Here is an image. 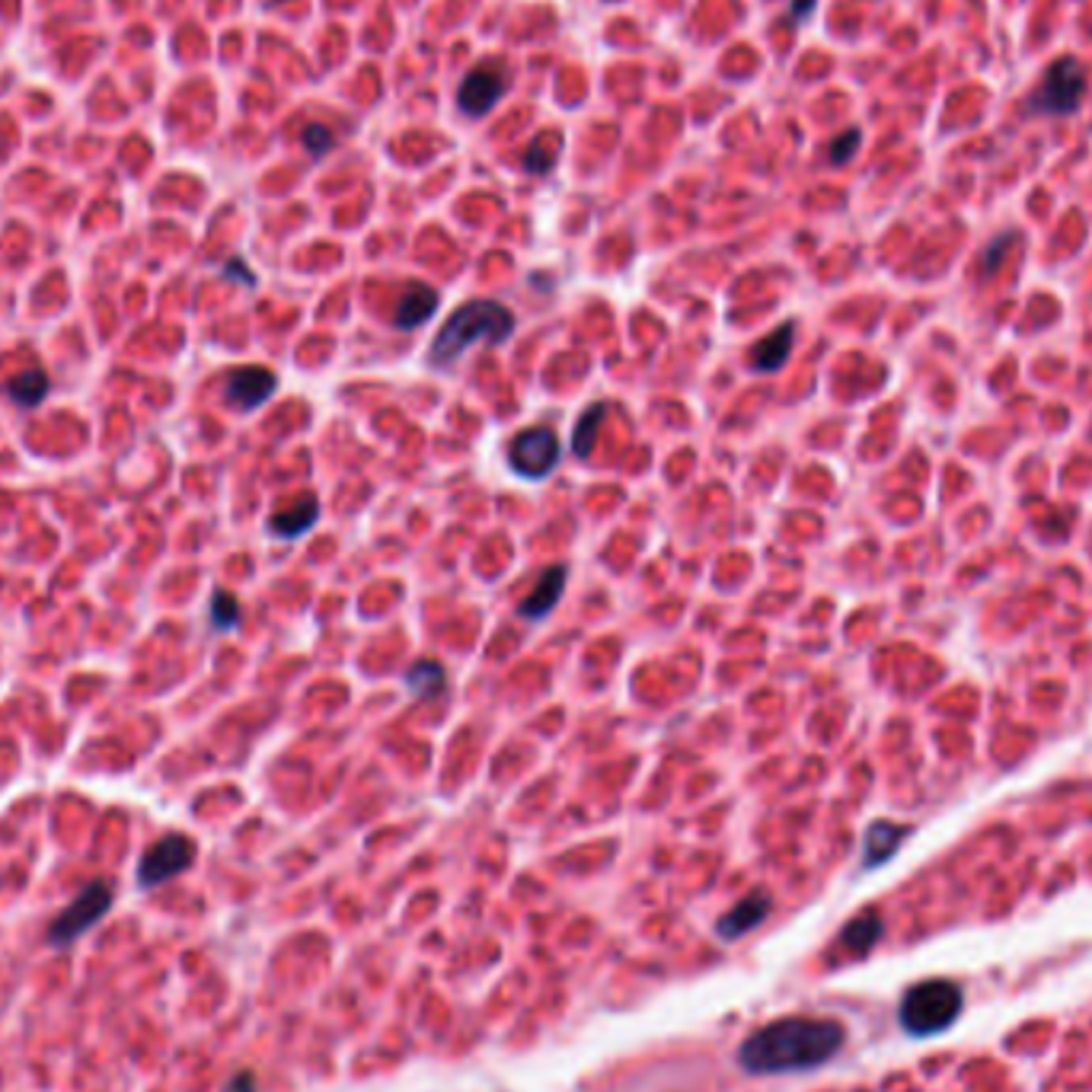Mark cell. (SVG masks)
I'll list each match as a JSON object with an SVG mask.
<instances>
[{"label": "cell", "mask_w": 1092, "mask_h": 1092, "mask_svg": "<svg viewBox=\"0 0 1092 1092\" xmlns=\"http://www.w3.org/2000/svg\"><path fill=\"white\" fill-rule=\"evenodd\" d=\"M844 1039L847 1032L837 1020L786 1016L748 1036L738 1048V1064L754 1077L815 1071L844 1048Z\"/></svg>", "instance_id": "obj_1"}, {"label": "cell", "mask_w": 1092, "mask_h": 1092, "mask_svg": "<svg viewBox=\"0 0 1092 1092\" xmlns=\"http://www.w3.org/2000/svg\"><path fill=\"white\" fill-rule=\"evenodd\" d=\"M518 320L499 300H467L460 304L428 345V364L444 371L457 364L473 345H502L515 336Z\"/></svg>", "instance_id": "obj_2"}, {"label": "cell", "mask_w": 1092, "mask_h": 1092, "mask_svg": "<svg viewBox=\"0 0 1092 1092\" xmlns=\"http://www.w3.org/2000/svg\"><path fill=\"white\" fill-rule=\"evenodd\" d=\"M965 1007V997H962V988L952 984V981H943V978H933V981H924L917 988H911L901 1000V1026L908 1036L914 1039H927V1036H936L943 1029H949L959 1013Z\"/></svg>", "instance_id": "obj_3"}, {"label": "cell", "mask_w": 1092, "mask_h": 1092, "mask_svg": "<svg viewBox=\"0 0 1092 1092\" xmlns=\"http://www.w3.org/2000/svg\"><path fill=\"white\" fill-rule=\"evenodd\" d=\"M1087 96V70L1077 58H1058L1042 83L1029 93V99L1023 102L1026 115H1048V118H1064L1074 115L1083 105Z\"/></svg>", "instance_id": "obj_4"}, {"label": "cell", "mask_w": 1092, "mask_h": 1092, "mask_svg": "<svg viewBox=\"0 0 1092 1092\" xmlns=\"http://www.w3.org/2000/svg\"><path fill=\"white\" fill-rule=\"evenodd\" d=\"M559 457H563V444H559L556 431L547 428V425L524 428L508 444V467H511V473H518L521 479H531V483L547 479L559 467Z\"/></svg>", "instance_id": "obj_5"}, {"label": "cell", "mask_w": 1092, "mask_h": 1092, "mask_svg": "<svg viewBox=\"0 0 1092 1092\" xmlns=\"http://www.w3.org/2000/svg\"><path fill=\"white\" fill-rule=\"evenodd\" d=\"M112 908V885L105 882V879H96V882H89L58 917H54V924H51V930H48V940L54 943V946H67V943H74L77 936H83L89 927H96L102 917H105V911Z\"/></svg>", "instance_id": "obj_6"}, {"label": "cell", "mask_w": 1092, "mask_h": 1092, "mask_svg": "<svg viewBox=\"0 0 1092 1092\" xmlns=\"http://www.w3.org/2000/svg\"><path fill=\"white\" fill-rule=\"evenodd\" d=\"M195 863V844L185 834H166L137 863V885L141 889H160L169 879L182 876Z\"/></svg>", "instance_id": "obj_7"}, {"label": "cell", "mask_w": 1092, "mask_h": 1092, "mask_svg": "<svg viewBox=\"0 0 1092 1092\" xmlns=\"http://www.w3.org/2000/svg\"><path fill=\"white\" fill-rule=\"evenodd\" d=\"M508 86H511L508 70H505L502 64L486 61V64H479L473 74L463 77V83H460V89H457V105H460L463 115L483 118V115H489V112L499 105V99L508 93Z\"/></svg>", "instance_id": "obj_8"}, {"label": "cell", "mask_w": 1092, "mask_h": 1092, "mask_svg": "<svg viewBox=\"0 0 1092 1092\" xmlns=\"http://www.w3.org/2000/svg\"><path fill=\"white\" fill-rule=\"evenodd\" d=\"M278 390V374H272L268 368H259V364H243V368H233L227 374V384H224V400L230 409L249 415L256 409H262Z\"/></svg>", "instance_id": "obj_9"}, {"label": "cell", "mask_w": 1092, "mask_h": 1092, "mask_svg": "<svg viewBox=\"0 0 1092 1092\" xmlns=\"http://www.w3.org/2000/svg\"><path fill=\"white\" fill-rule=\"evenodd\" d=\"M438 304H441V297H438L435 288L412 281V284H406V291L400 294V304H396V310H393V326H396L400 332H412V329L425 326V323L438 313Z\"/></svg>", "instance_id": "obj_10"}, {"label": "cell", "mask_w": 1092, "mask_h": 1092, "mask_svg": "<svg viewBox=\"0 0 1092 1092\" xmlns=\"http://www.w3.org/2000/svg\"><path fill=\"white\" fill-rule=\"evenodd\" d=\"M566 582H569L566 566H550V569L540 575V582L534 585V591L521 601L518 614H521L524 620H531V623L547 620V617L556 610V604H559V598H563V591H566Z\"/></svg>", "instance_id": "obj_11"}, {"label": "cell", "mask_w": 1092, "mask_h": 1092, "mask_svg": "<svg viewBox=\"0 0 1092 1092\" xmlns=\"http://www.w3.org/2000/svg\"><path fill=\"white\" fill-rule=\"evenodd\" d=\"M770 895H764V892H754V895H748L745 901H738L722 920H719V927H716V933L726 940V943H735V940H741V936H748L751 930H757L764 920H767V914H770Z\"/></svg>", "instance_id": "obj_12"}, {"label": "cell", "mask_w": 1092, "mask_h": 1092, "mask_svg": "<svg viewBox=\"0 0 1092 1092\" xmlns=\"http://www.w3.org/2000/svg\"><path fill=\"white\" fill-rule=\"evenodd\" d=\"M316 521H320V502H316V495H300L294 505H288V508H281V511H275V515L268 518V534H272L275 540H297V537H304L307 531H313Z\"/></svg>", "instance_id": "obj_13"}, {"label": "cell", "mask_w": 1092, "mask_h": 1092, "mask_svg": "<svg viewBox=\"0 0 1092 1092\" xmlns=\"http://www.w3.org/2000/svg\"><path fill=\"white\" fill-rule=\"evenodd\" d=\"M793 342H796V323H780L773 332H767V336L754 345V352H751L754 371H761V374L780 371V368L789 361V355H793Z\"/></svg>", "instance_id": "obj_14"}, {"label": "cell", "mask_w": 1092, "mask_h": 1092, "mask_svg": "<svg viewBox=\"0 0 1092 1092\" xmlns=\"http://www.w3.org/2000/svg\"><path fill=\"white\" fill-rule=\"evenodd\" d=\"M908 834H911V828H904V825H889V821H876L869 831H866V844H863V866L866 869H876V866H882L885 860H892L895 857V850L908 841Z\"/></svg>", "instance_id": "obj_15"}, {"label": "cell", "mask_w": 1092, "mask_h": 1092, "mask_svg": "<svg viewBox=\"0 0 1092 1092\" xmlns=\"http://www.w3.org/2000/svg\"><path fill=\"white\" fill-rule=\"evenodd\" d=\"M3 390H6V396H10V403H16V406H22V409H35V406L45 403V396H48V390H51V380H48L45 371L32 368V371H22V374L10 377Z\"/></svg>", "instance_id": "obj_16"}, {"label": "cell", "mask_w": 1092, "mask_h": 1092, "mask_svg": "<svg viewBox=\"0 0 1092 1092\" xmlns=\"http://www.w3.org/2000/svg\"><path fill=\"white\" fill-rule=\"evenodd\" d=\"M403 681H406V687H409V694L415 700H431L441 690H447V671L438 662H431V658H422V662L409 665Z\"/></svg>", "instance_id": "obj_17"}, {"label": "cell", "mask_w": 1092, "mask_h": 1092, "mask_svg": "<svg viewBox=\"0 0 1092 1092\" xmlns=\"http://www.w3.org/2000/svg\"><path fill=\"white\" fill-rule=\"evenodd\" d=\"M604 412H607V403H591L578 422H575V431H572V454L578 460H588L591 451H594V441H598V431L604 425Z\"/></svg>", "instance_id": "obj_18"}, {"label": "cell", "mask_w": 1092, "mask_h": 1092, "mask_svg": "<svg viewBox=\"0 0 1092 1092\" xmlns=\"http://www.w3.org/2000/svg\"><path fill=\"white\" fill-rule=\"evenodd\" d=\"M882 920L876 914H863L853 924H847V930L841 933V943L853 952H869L879 940H882Z\"/></svg>", "instance_id": "obj_19"}, {"label": "cell", "mask_w": 1092, "mask_h": 1092, "mask_svg": "<svg viewBox=\"0 0 1092 1092\" xmlns=\"http://www.w3.org/2000/svg\"><path fill=\"white\" fill-rule=\"evenodd\" d=\"M240 623V601L227 591H214L211 598V626L227 633Z\"/></svg>", "instance_id": "obj_20"}, {"label": "cell", "mask_w": 1092, "mask_h": 1092, "mask_svg": "<svg viewBox=\"0 0 1092 1092\" xmlns=\"http://www.w3.org/2000/svg\"><path fill=\"white\" fill-rule=\"evenodd\" d=\"M332 144H336V134L326 128V125H307L304 128V147L310 150V153H316V157H323V153H329L332 150Z\"/></svg>", "instance_id": "obj_21"}, {"label": "cell", "mask_w": 1092, "mask_h": 1092, "mask_svg": "<svg viewBox=\"0 0 1092 1092\" xmlns=\"http://www.w3.org/2000/svg\"><path fill=\"white\" fill-rule=\"evenodd\" d=\"M860 141H863V134L857 131V128H850V131H844L834 144H831V163H847L853 153H857V147H860Z\"/></svg>", "instance_id": "obj_22"}, {"label": "cell", "mask_w": 1092, "mask_h": 1092, "mask_svg": "<svg viewBox=\"0 0 1092 1092\" xmlns=\"http://www.w3.org/2000/svg\"><path fill=\"white\" fill-rule=\"evenodd\" d=\"M224 275H227V278H237V281H243L246 288H256V275L246 268V262H243V259H230V262L224 265Z\"/></svg>", "instance_id": "obj_23"}, {"label": "cell", "mask_w": 1092, "mask_h": 1092, "mask_svg": "<svg viewBox=\"0 0 1092 1092\" xmlns=\"http://www.w3.org/2000/svg\"><path fill=\"white\" fill-rule=\"evenodd\" d=\"M550 163H553V160H550V157H543V147H540V141H537V144H534V150L524 157V169H527V173H547V169H550Z\"/></svg>", "instance_id": "obj_24"}, {"label": "cell", "mask_w": 1092, "mask_h": 1092, "mask_svg": "<svg viewBox=\"0 0 1092 1092\" xmlns=\"http://www.w3.org/2000/svg\"><path fill=\"white\" fill-rule=\"evenodd\" d=\"M1013 240H1016L1013 233H1004V237L997 240V246H991V249H988V256H984V268H988V272L1000 265V259H1004V249H1007Z\"/></svg>", "instance_id": "obj_25"}, {"label": "cell", "mask_w": 1092, "mask_h": 1092, "mask_svg": "<svg viewBox=\"0 0 1092 1092\" xmlns=\"http://www.w3.org/2000/svg\"><path fill=\"white\" fill-rule=\"evenodd\" d=\"M812 10H815V0H793L789 19H793V22H799V19H805V16H809Z\"/></svg>", "instance_id": "obj_26"}]
</instances>
